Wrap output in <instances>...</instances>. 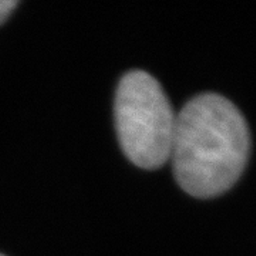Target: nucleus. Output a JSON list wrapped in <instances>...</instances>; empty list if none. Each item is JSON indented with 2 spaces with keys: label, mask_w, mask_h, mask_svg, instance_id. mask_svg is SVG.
Wrapping results in <instances>:
<instances>
[{
  "label": "nucleus",
  "mask_w": 256,
  "mask_h": 256,
  "mask_svg": "<svg viewBox=\"0 0 256 256\" xmlns=\"http://www.w3.org/2000/svg\"><path fill=\"white\" fill-rule=\"evenodd\" d=\"M116 124L124 154L140 168L156 170L171 158L176 116L152 76L131 72L121 80Z\"/></svg>",
  "instance_id": "nucleus-2"
},
{
  "label": "nucleus",
  "mask_w": 256,
  "mask_h": 256,
  "mask_svg": "<svg viewBox=\"0 0 256 256\" xmlns=\"http://www.w3.org/2000/svg\"><path fill=\"white\" fill-rule=\"evenodd\" d=\"M16 6H18L16 0H0V24L9 18Z\"/></svg>",
  "instance_id": "nucleus-3"
},
{
  "label": "nucleus",
  "mask_w": 256,
  "mask_h": 256,
  "mask_svg": "<svg viewBox=\"0 0 256 256\" xmlns=\"http://www.w3.org/2000/svg\"><path fill=\"white\" fill-rule=\"evenodd\" d=\"M0 256H4V255H0Z\"/></svg>",
  "instance_id": "nucleus-4"
},
{
  "label": "nucleus",
  "mask_w": 256,
  "mask_h": 256,
  "mask_svg": "<svg viewBox=\"0 0 256 256\" xmlns=\"http://www.w3.org/2000/svg\"><path fill=\"white\" fill-rule=\"evenodd\" d=\"M249 150L250 136L240 111L210 92L195 97L176 116L170 160L184 191L206 200L236 184Z\"/></svg>",
  "instance_id": "nucleus-1"
}]
</instances>
